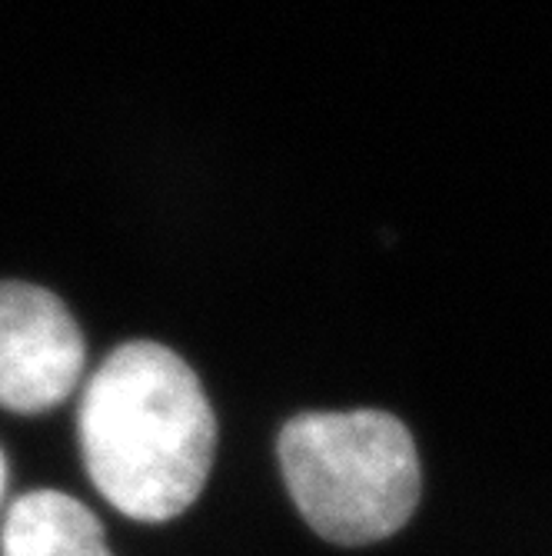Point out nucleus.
<instances>
[{"label":"nucleus","mask_w":552,"mask_h":556,"mask_svg":"<svg viewBox=\"0 0 552 556\" xmlns=\"http://www.w3.org/2000/svg\"><path fill=\"white\" fill-rule=\"evenodd\" d=\"M0 556H114L100 520L80 500L57 490H34L11 503Z\"/></svg>","instance_id":"4"},{"label":"nucleus","mask_w":552,"mask_h":556,"mask_svg":"<svg viewBox=\"0 0 552 556\" xmlns=\"http://www.w3.org/2000/svg\"><path fill=\"white\" fill-rule=\"evenodd\" d=\"M87 346L64 303L34 283L0 280V407L43 414L84 377Z\"/></svg>","instance_id":"3"},{"label":"nucleus","mask_w":552,"mask_h":556,"mask_svg":"<svg viewBox=\"0 0 552 556\" xmlns=\"http://www.w3.org/2000/svg\"><path fill=\"white\" fill-rule=\"evenodd\" d=\"M77 430L100 496L140 523L180 517L217 453V417L200 377L154 340H130L93 370Z\"/></svg>","instance_id":"1"},{"label":"nucleus","mask_w":552,"mask_h":556,"mask_svg":"<svg viewBox=\"0 0 552 556\" xmlns=\"http://www.w3.org/2000/svg\"><path fill=\"white\" fill-rule=\"evenodd\" d=\"M277 453L296 510L330 543L386 540L420 503V453L393 414H299L280 430Z\"/></svg>","instance_id":"2"},{"label":"nucleus","mask_w":552,"mask_h":556,"mask_svg":"<svg viewBox=\"0 0 552 556\" xmlns=\"http://www.w3.org/2000/svg\"><path fill=\"white\" fill-rule=\"evenodd\" d=\"M0 496H4V457H0Z\"/></svg>","instance_id":"5"}]
</instances>
